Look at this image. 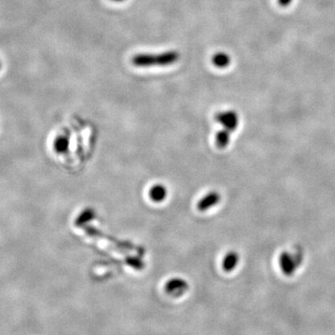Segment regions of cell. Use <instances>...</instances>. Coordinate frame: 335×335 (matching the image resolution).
Listing matches in <instances>:
<instances>
[{
	"label": "cell",
	"instance_id": "6da1fadb",
	"mask_svg": "<svg viewBox=\"0 0 335 335\" xmlns=\"http://www.w3.org/2000/svg\"><path fill=\"white\" fill-rule=\"evenodd\" d=\"M180 54L175 50L165 51L159 54H146L141 53L133 56L131 63L137 67H150V66H167L178 62Z\"/></svg>",
	"mask_w": 335,
	"mask_h": 335
},
{
	"label": "cell",
	"instance_id": "7a4b0ae2",
	"mask_svg": "<svg viewBox=\"0 0 335 335\" xmlns=\"http://www.w3.org/2000/svg\"><path fill=\"white\" fill-rule=\"evenodd\" d=\"M278 264L282 273L288 277H291L296 271L297 267L301 264V262L298 261L297 256H295L293 253L283 251L278 257Z\"/></svg>",
	"mask_w": 335,
	"mask_h": 335
},
{
	"label": "cell",
	"instance_id": "3957f363",
	"mask_svg": "<svg viewBox=\"0 0 335 335\" xmlns=\"http://www.w3.org/2000/svg\"><path fill=\"white\" fill-rule=\"evenodd\" d=\"M215 120L230 132L235 130L239 124V116L234 110L222 111L215 115Z\"/></svg>",
	"mask_w": 335,
	"mask_h": 335
},
{
	"label": "cell",
	"instance_id": "277c9868",
	"mask_svg": "<svg viewBox=\"0 0 335 335\" xmlns=\"http://www.w3.org/2000/svg\"><path fill=\"white\" fill-rule=\"evenodd\" d=\"M188 289V284L182 278H171L165 286V291L168 294L174 297H178L186 293Z\"/></svg>",
	"mask_w": 335,
	"mask_h": 335
},
{
	"label": "cell",
	"instance_id": "5b68a950",
	"mask_svg": "<svg viewBox=\"0 0 335 335\" xmlns=\"http://www.w3.org/2000/svg\"><path fill=\"white\" fill-rule=\"evenodd\" d=\"M220 200H221V196L219 193L215 192V191L208 193L204 198H202L199 201L198 209L200 212H206L211 208L216 206L220 202Z\"/></svg>",
	"mask_w": 335,
	"mask_h": 335
},
{
	"label": "cell",
	"instance_id": "8992f818",
	"mask_svg": "<svg viewBox=\"0 0 335 335\" xmlns=\"http://www.w3.org/2000/svg\"><path fill=\"white\" fill-rule=\"evenodd\" d=\"M239 263V255L236 251H229L223 259L222 266L225 272H232L235 270L236 265Z\"/></svg>",
	"mask_w": 335,
	"mask_h": 335
},
{
	"label": "cell",
	"instance_id": "52a82bcc",
	"mask_svg": "<svg viewBox=\"0 0 335 335\" xmlns=\"http://www.w3.org/2000/svg\"><path fill=\"white\" fill-rule=\"evenodd\" d=\"M167 189L162 185H155L152 186L149 191V197L154 202L160 203L167 198Z\"/></svg>",
	"mask_w": 335,
	"mask_h": 335
},
{
	"label": "cell",
	"instance_id": "ba28073f",
	"mask_svg": "<svg viewBox=\"0 0 335 335\" xmlns=\"http://www.w3.org/2000/svg\"><path fill=\"white\" fill-rule=\"evenodd\" d=\"M212 62L217 68H226L231 63V59L227 53L218 52L213 56Z\"/></svg>",
	"mask_w": 335,
	"mask_h": 335
},
{
	"label": "cell",
	"instance_id": "9c48e42d",
	"mask_svg": "<svg viewBox=\"0 0 335 335\" xmlns=\"http://www.w3.org/2000/svg\"><path fill=\"white\" fill-rule=\"evenodd\" d=\"M230 138H231L230 131L225 128H223L216 133L215 143L219 148H225L230 143Z\"/></svg>",
	"mask_w": 335,
	"mask_h": 335
},
{
	"label": "cell",
	"instance_id": "30bf717a",
	"mask_svg": "<svg viewBox=\"0 0 335 335\" xmlns=\"http://www.w3.org/2000/svg\"><path fill=\"white\" fill-rule=\"evenodd\" d=\"M54 150L58 154H64L69 147V139L67 136L59 135L54 141Z\"/></svg>",
	"mask_w": 335,
	"mask_h": 335
},
{
	"label": "cell",
	"instance_id": "8fae6325",
	"mask_svg": "<svg viewBox=\"0 0 335 335\" xmlns=\"http://www.w3.org/2000/svg\"><path fill=\"white\" fill-rule=\"evenodd\" d=\"M278 2L281 7H287L293 2V0H278Z\"/></svg>",
	"mask_w": 335,
	"mask_h": 335
},
{
	"label": "cell",
	"instance_id": "7c38bea8",
	"mask_svg": "<svg viewBox=\"0 0 335 335\" xmlns=\"http://www.w3.org/2000/svg\"><path fill=\"white\" fill-rule=\"evenodd\" d=\"M111 1H114V2H123L124 0H111Z\"/></svg>",
	"mask_w": 335,
	"mask_h": 335
}]
</instances>
